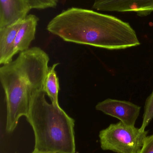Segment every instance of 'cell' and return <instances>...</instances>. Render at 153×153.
<instances>
[{"label":"cell","instance_id":"cell-1","mask_svg":"<svg viewBox=\"0 0 153 153\" xmlns=\"http://www.w3.org/2000/svg\"><path fill=\"white\" fill-rule=\"evenodd\" d=\"M47 29L65 41L108 50L139 46L134 30L128 22L108 14L72 7L54 17Z\"/></svg>","mask_w":153,"mask_h":153},{"label":"cell","instance_id":"cell-2","mask_svg":"<svg viewBox=\"0 0 153 153\" xmlns=\"http://www.w3.org/2000/svg\"><path fill=\"white\" fill-rule=\"evenodd\" d=\"M49 61L47 53L34 47L21 52L15 60L0 68L6 100L7 133L15 130L21 117H27L33 96L43 90Z\"/></svg>","mask_w":153,"mask_h":153},{"label":"cell","instance_id":"cell-3","mask_svg":"<svg viewBox=\"0 0 153 153\" xmlns=\"http://www.w3.org/2000/svg\"><path fill=\"white\" fill-rule=\"evenodd\" d=\"M45 94L42 90L33 96L26 117L35 136L31 153H75L74 120L49 103Z\"/></svg>","mask_w":153,"mask_h":153},{"label":"cell","instance_id":"cell-4","mask_svg":"<svg viewBox=\"0 0 153 153\" xmlns=\"http://www.w3.org/2000/svg\"><path fill=\"white\" fill-rule=\"evenodd\" d=\"M147 131L127 126L122 122L110 124L99 134L104 151L117 153H139L147 137Z\"/></svg>","mask_w":153,"mask_h":153},{"label":"cell","instance_id":"cell-5","mask_svg":"<svg viewBox=\"0 0 153 153\" xmlns=\"http://www.w3.org/2000/svg\"><path fill=\"white\" fill-rule=\"evenodd\" d=\"M96 109L127 126H135L141 107L130 102L108 99L98 103Z\"/></svg>","mask_w":153,"mask_h":153},{"label":"cell","instance_id":"cell-6","mask_svg":"<svg viewBox=\"0 0 153 153\" xmlns=\"http://www.w3.org/2000/svg\"><path fill=\"white\" fill-rule=\"evenodd\" d=\"M92 8L102 11L134 12L143 17L153 12V0H95Z\"/></svg>","mask_w":153,"mask_h":153},{"label":"cell","instance_id":"cell-7","mask_svg":"<svg viewBox=\"0 0 153 153\" xmlns=\"http://www.w3.org/2000/svg\"><path fill=\"white\" fill-rule=\"evenodd\" d=\"M31 9L28 0H0V28L23 20Z\"/></svg>","mask_w":153,"mask_h":153},{"label":"cell","instance_id":"cell-8","mask_svg":"<svg viewBox=\"0 0 153 153\" xmlns=\"http://www.w3.org/2000/svg\"><path fill=\"white\" fill-rule=\"evenodd\" d=\"M22 21L0 28V64L4 65L12 61L15 55L14 41Z\"/></svg>","mask_w":153,"mask_h":153},{"label":"cell","instance_id":"cell-9","mask_svg":"<svg viewBox=\"0 0 153 153\" xmlns=\"http://www.w3.org/2000/svg\"><path fill=\"white\" fill-rule=\"evenodd\" d=\"M39 19L36 15L29 14L22 21L14 41V53L29 49L30 45L35 39Z\"/></svg>","mask_w":153,"mask_h":153},{"label":"cell","instance_id":"cell-10","mask_svg":"<svg viewBox=\"0 0 153 153\" xmlns=\"http://www.w3.org/2000/svg\"><path fill=\"white\" fill-rule=\"evenodd\" d=\"M59 64L55 63L49 67L43 85V91L50 98L51 103L57 107H60L58 102L59 80L55 71L56 67Z\"/></svg>","mask_w":153,"mask_h":153},{"label":"cell","instance_id":"cell-11","mask_svg":"<svg viewBox=\"0 0 153 153\" xmlns=\"http://www.w3.org/2000/svg\"><path fill=\"white\" fill-rule=\"evenodd\" d=\"M153 119V90L151 95L146 101L144 107L143 121L140 129L142 131H145L146 128Z\"/></svg>","mask_w":153,"mask_h":153},{"label":"cell","instance_id":"cell-12","mask_svg":"<svg viewBox=\"0 0 153 153\" xmlns=\"http://www.w3.org/2000/svg\"><path fill=\"white\" fill-rule=\"evenodd\" d=\"M31 9H42L54 8L57 5L58 0H28Z\"/></svg>","mask_w":153,"mask_h":153},{"label":"cell","instance_id":"cell-13","mask_svg":"<svg viewBox=\"0 0 153 153\" xmlns=\"http://www.w3.org/2000/svg\"><path fill=\"white\" fill-rule=\"evenodd\" d=\"M139 153H153V134L146 137Z\"/></svg>","mask_w":153,"mask_h":153}]
</instances>
